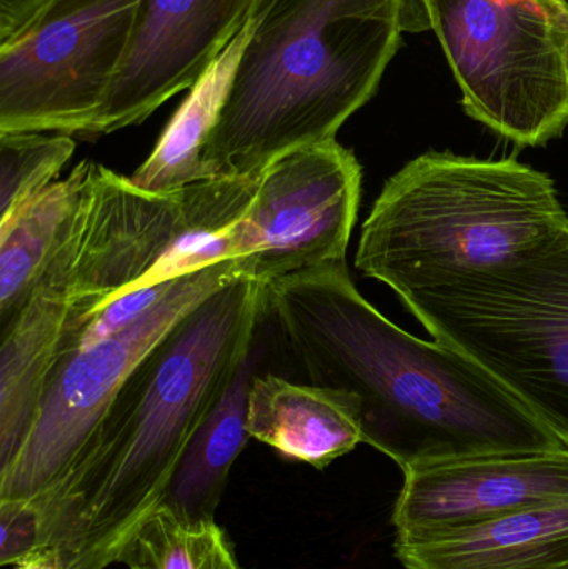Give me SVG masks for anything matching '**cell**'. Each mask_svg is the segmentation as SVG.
Wrapping results in <instances>:
<instances>
[{
    "instance_id": "1",
    "label": "cell",
    "mask_w": 568,
    "mask_h": 569,
    "mask_svg": "<svg viewBox=\"0 0 568 569\" xmlns=\"http://www.w3.org/2000/svg\"><path fill=\"white\" fill-rule=\"evenodd\" d=\"M263 293L266 317L309 383L346 393L363 443L402 471L566 448L466 355L387 320L347 263L280 277Z\"/></svg>"
},
{
    "instance_id": "2",
    "label": "cell",
    "mask_w": 568,
    "mask_h": 569,
    "mask_svg": "<svg viewBox=\"0 0 568 569\" xmlns=\"http://www.w3.org/2000/svg\"><path fill=\"white\" fill-rule=\"evenodd\" d=\"M266 315L263 283L240 277L190 310L130 373L69 477L30 500L40 553L106 569L166 500L200 425L232 383Z\"/></svg>"
},
{
    "instance_id": "3",
    "label": "cell",
    "mask_w": 568,
    "mask_h": 569,
    "mask_svg": "<svg viewBox=\"0 0 568 569\" xmlns=\"http://www.w3.org/2000/svg\"><path fill=\"white\" fill-rule=\"evenodd\" d=\"M422 0H259L203 152L210 180L256 177L287 153L336 140L379 89Z\"/></svg>"
},
{
    "instance_id": "4",
    "label": "cell",
    "mask_w": 568,
    "mask_h": 569,
    "mask_svg": "<svg viewBox=\"0 0 568 569\" xmlns=\"http://www.w3.org/2000/svg\"><path fill=\"white\" fill-rule=\"evenodd\" d=\"M568 230L556 183L516 159L417 157L362 226L356 267L400 300L532 259Z\"/></svg>"
},
{
    "instance_id": "5",
    "label": "cell",
    "mask_w": 568,
    "mask_h": 569,
    "mask_svg": "<svg viewBox=\"0 0 568 569\" xmlns=\"http://www.w3.org/2000/svg\"><path fill=\"white\" fill-rule=\"evenodd\" d=\"M403 303L568 448V230L526 262Z\"/></svg>"
},
{
    "instance_id": "6",
    "label": "cell",
    "mask_w": 568,
    "mask_h": 569,
    "mask_svg": "<svg viewBox=\"0 0 568 569\" xmlns=\"http://www.w3.org/2000/svg\"><path fill=\"white\" fill-rule=\"evenodd\" d=\"M467 116L519 147L568 126L567 0H422Z\"/></svg>"
},
{
    "instance_id": "7",
    "label": "cell",
    "mask_w": 568,
    "mask_h": 569,
    "mask_svg": "<svg viewBox=\"0 0 568 569\" xmlns=\"http://www.w3.org/2000/svg\"><path fill=\"white\" fill-rule=\"evenodd\" d=\"M240 277L247 273L239 259L180 277L139 321L86 350L66 355L50 377L19 453L0 470V500H36L62 483L82 460L140 361L190 310Z\"/></svg>"
},
{
    "instance_id": "8",
    "label": "cell",
    "mask_w": 568,
    "mask_h": 569,
    "mask_svg": "<svg viewBox=\"0 0 568 569\" xmlns=\"http://www.w3.org/2000/svg\"><path fill=\"white\" fill-rule=\"evenodd\" d=\"M140 0H47L0 46V133L86 136L129 46Z\"/></svg>"
},
{
    "instance_id": "9",
    "label": "cell",
    "mask_w": 568,
    "mask_h": 569,
    "mask_svg": "<svg viewBox=\"0 0 568 569\" xmlns=\"http://www.w3.org/2000/svg\"><path fill=\"white\" fill-rule=\"evenodd\" d=\"M362 167L337 140L280 157L257 177L246 212L227 232L249 279L346 263L359 213Z\"/></svg>"
},
{
    "instance_id": "10",
    "label": "cell",
    "mask_w": 568,
    "mask_h": 569,
    "mask_svg": "<svg viewBox=\"0 0 568 569\" xmlns=\"http://www.w3.org/2000/svg\"><path fill=\"white\" fill-rule=\"evenodd\" d=\"M187 187L149 192L92 163L79 206L36 287L69 301L79 333L97 311L142 282L186 233Z\"/></svg>"
},
{
    "instance_id": "11",
    "label": "cell",
    "mask_w": 568,
    "mask_h": 569,
    "mask_svg": "<svg viewBox=\"0 0 568 569\" xmlns=\"http://www.w3.org/2000/svg\"><path fill=\"white\" fill-rule=\"evenodd\" d=\"M259 0H140L129 46L86 137L139 126L192 89L252 19Z\"/></svg>"
},
{
    "instance_id": "12",
    "label": "cell",
    "mask_w": 568,
    "mask_h": 569,
    "mask_svg": "<svg viewBox=\"0 0 568 569\" xmlns=\"http://www.w3.org/2000/svg\"><path fill=\"white\" fill-rule=\"evenodd\" d=\"M568 503V448L487 455L403 471L396 540Z\"/></svg>"
},
{
    "instance_id": "13",
    "label": "cell",
    "mask_w": 568,
    "mask_h": 569,
    "mask_svg": "<svg viewBox=\"0 0 568 569\" xmlns=\"http://www.w3.org/2000/svg\"><path fill=\"white\" fill-rule=\"evenodd\" d=\"M77 321L69 301L39 287L0 330V470L26 441L50 377L76 348Z\"/></svg>"
},
{
    "instance_id": "14",
    "label": "cell",
    "mask_w": 568,
    "mask_h": 569,
    "mask_svg": "<svg viewBox=\"0 0 568 569\" xmlns=\"http://www.w3.org/2000/svg\"><path fill=\"white\" fill-rule=\"evenodd\" d=\"M403 569H568V503L396 540Z\"/></svg>"
},
{
    "instance_id": "15",
    "label": "cell",
    "mask_w": 568,
    "mask_h": 569,
    "mask_svg": "<svg viewBox=\"0 0 568 569\" xmlns=\"http://www.w3.org/2000/svg\"><path fill=\"white\" fill-rule=\"evenodd\" d=\"M247 430L282 457L317 470L363 443L356 405L346 393L260 371L250 381Z\"/></svg>"
},
{
    "instance_id": "16",
    "label": "cell",
    "mask_w": 568,
    "mask_h": 569,
    "mask_svg": "<svg viewBox=\"0 0 568 569\" xmlns=\"http://www.w3.org/2000/svg\"><path fill=\"white\" fill-rule=\"evenodd\" d=\"M266 355V345L257 333L256 343L243 358L232 383L190 440L162 505L187 517L216 518L232 465L250 440L247 430L250 381L259 373Z\"/></svg>"
},
{
    "instance_id": "17",
    "label": "cell",
    "mask_w": 568,
    "mask_h": 569,
    "mask_svg": "<svg viewBox=\"0 0 568 569\" xmlns=\"http://www.w3.org/2000/svg\"><path fill=\"white\" fill-rule=\"evenodd\" d=\"M250 29L252 19L203 73L202 79L190 89L189 96L167 123L150 156L130 176L137 187L149 192H172L210 180L203 152L219 119Z\"/></svg>"
},
{
    "instance_id": "18",
    "label": "cell",
    "mask_w": 568,
    "mask_h": 569,
    "mask_svg": "<svg viewBox=\"0 0 568 569\" xmlns=\"http://www.w3.org/2000/svg\"><path fill=\"white\" fill-rule=\"evenodd\" d=\"M92 163V160H82L67 179L57 180L16 216L0 222V330L32 297L79 206Z\"/></svg>"
},
{
    "instance_id": "19",
    "label": "cell",
    "mask_w": 568,
    "mask_h": 569,
    "mask_svg": "<svg viewBox=\"0 0 568 569\" xmlns=\"http://www.w3.org/2000/svg\"><path fill=\"white\" fill-rule=\"evenodd\" d=\"M129 569H242L232 541L213 518H192L160 505L127 541Z\"/></svg>"
},
{
    "instance_id": "20",
    "label": "cell",
    "mask_w": 568,
    "mask_h": 569,
    "mask_svg": "<svg viewBox=\"0 0 568 569\" xmlns=\"http://www.w3.org/2000/svg\"><path fill=\"white\" fill-rule=\"evenodd\" d=\"M73 152L76 142L63 133H0V222L57 182Z\"/></svg>"
},
{
    "instance_id": "21",
    "label": "cell",
    "mask_w": 568,
    "mask_h": 569,
    "mask_svg": "<svg viewBox=\"0 0 568 569\" xmlns=\"http://www.w3.org/2000/svg\"><path fill=\"white\" fill-rule=\"evenodd\" d=\"M177 280L179 279L152 284V287L136 288L117 300L110 301L106 308L97 311L90 318L89 323L82 328L79 341H77V350H86L97 341L112 337L139 321L143 315L149 313L170 293V290L176 287Z\"/></svg>"
},
{
    "instance_id": "22",
    "label": "cell",
    "mask_w": 568,
    "mask_h": 569,
    "mask_svg": "<svg viewBox=\"0 0 568 569\" xmlns=\"http://www.w3.org/2000/svg\"><path fill=\"white\" fill-rule=\"evenodd\" d=\"M0 565H22L40 551L39 515L30 501L0 500Z\"/></svg>"
},
{
    "instance_id": "23",
    "label": "cell",
    "mask_w": 568,
    "mask_h": 569,
    "mask_svg": "<svg viewBox=\"0 0 568 569\" xmlns=\"http://www.w3.org/2000/svg\"><path fill=\"white\" fill-rule=\"evenodd\" d=\"M47 0H0V46L17 36Z\"/></svg>"
},
{
    "instance_id": "24",
    "label": "cell",
    "mask_w": 568,
    "mask_h": 569,
    "mask_svg": "<svg viewBox=\"0 0 568 569\" xmlns=\"http://www.w3.org/2000/svg\"><path fill=\"white\" fill-rule=\"evenodd\" d=\"M17 569H63L50 551H42L26 563L17 565Z\"/></svg>"
},
{
    "instance_id": "25",
    "label": "cell",
    "mask_w": 568,
    "mask_h": 569,
    "mask_svg": "<svg viewBox=\"0 0 568 569\" xmlns=\"http://www.w3.org/2000/svg\"><path fill=\"white\" fill-rule=\"evenodd\" d=\"M567 70H568V46H567Z\"/></svg>"
}]
</instances>
